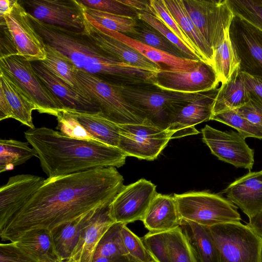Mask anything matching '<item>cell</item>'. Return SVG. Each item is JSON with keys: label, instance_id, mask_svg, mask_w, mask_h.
<instances>
[{"label": "cell", "instance_id": "32", "mask_svg": "<svg viewBox=\"0 0 262 262\" xmlns=\"http://www.w3.org/2000/svg\"><path fill=\"white\" fill-rule=\"evenodd\" d=\"M124 225L116 222L109 228L96 248L92 262L136 261L128 255L123 242L121 230Z\"/></svg>", "mask_w": 262, "mask_h": 262}, {"label": "cell", "instance_id": "39", "mask_svg": "<svg viewBox=\"0 0 262 262\" xmlns=\"http://www.w3.org/2000/svg\"><path fill=\"white\" fill-rule=\"evenodd\" d=\"M211 120L221 122L235 129L244 137L262 139V128L253 124L235 110H227L212 115Z\"/></svg>", "mask_w": 262, "mask_h": 262}, {"label": "cell", "instance_id": "29", "mask_svg": "<svg viewBox=\"0 0 262 262\" xmlns=\"http://www.w3.org/2000/svg\"><path fill=\"white\" fill-rule=\"evenodd\" d=\"M164 3L204 61L212 66L213 51L190 18L182 0H164Z\"/></svg>", "mask_w": 262, "mask_h": 262}, {"label": "cell", "instance_id": "30", "mask_svg": "<svg viewBox=\"0 0 262 262\" xmlns=\"http://www.w3.org/2000/svg\"><path fill=\"white\" fill-rule=\"evenodd\" d=\"M249 100L239 67L229 79L219 88L213 106L212 115L227 110H236Z\"/></svg>", "mask_w": 262, "mask_h": 262}, {"label": "cell", "instance_id": "35", "mask_svg": "<svg viewBox=\"0 0 262 262\" xmlns=\"http://www.w3.org/2000/svg\"><path fill=\"white\" fill-rule=\"evenodd\" d=\"M125 35L172 55L181 58H189L158 31L138 18L135 31L132 33Z\"/></svg>", "mask_w": 262, "mask_h": 262}, {"label": "cell", "instance_id": "50", "mask_svg": "<svg viewBox=\"0 0 262 262\" xmlns=\"http://www.w3.org/2000/svg\"><path fill=\"white\" fill-rule=\"evenodd\" d=\"M120 3L138 12H145L152 14L149 1L118 0Z\"/></svg>", "mask_w": 262, "mask_h": 262}, {"label": "cell", "instance_id": "5", "mask_svg": "<svg viewBox=\"0 0 262 262\" xmlns=\"http://www.w3.org/2000/svg\"><path fill=\"white\" fill-rule=\"evenodd\" d=\"M77 90L92 99L100 114L118 124H137L149 121L123 96L119 85L76 70Z\"/></svg>", "mask_w": 262, "mask_h": 262}, {"label": "cell", "instance_id": "42", "mask_svg": "<svg viewBox=\"0 0 262 262\" xmlns=\"http://www.w3.org/2000/svg\"><path fill=\"white\" fill-rule=\"evenodd\" d=\"M137 18L158 31L189 58L204 61L197 54L187 47L160 19L154 15L145 12H137Z\"/></svg>", "mask_w": 262, "mask_h": 262}, {"label": "cell", "instance_id": "4", "mask_svg": "<svg viewBox=\"0 0 262 262\" xmlns=\"http://www.w3.org/2000/svg\"><path fill=\"white\" fill-rule=\"evenodd\" d=\"M119 88L127 101L143 113L151 123L164 129H168L182 107L202 93L166 91L153 85H119Z\"/></svg>", "mask_w": 262, "mask_h": 262}, {"label": "cell", "instance_id": "28", "mask_svg": "<svg viewBox=\"0 0 262 262\" xmlns=\"http://www.w3.org/2000/svg\"><path fill=\"white\" fill-rule=\"evenodd\" d=\"M73 115L86 131L96 140L118 147L120 139L119 124L94 113L65 110Z\"/></svg>", "mask_w": 262, "mask_h": 262}, {"label": "cell", "instance_id": "3", "mask_svg": "<svg viewBox=\"0 0 262 262\" xmlns=\"http://www.w3.org/2000/svg\"><path fill=\"white\" fill-rule=\"evenodd\" d=\"M28 14L44 42L69 59L77 70L115 84L152 85L157 72L127 64L107 55L81 32L44 23Z\"/></svg>", "mask_w": 262, "mask_h": 262}, {"label": "cell", "instance_id": "26", "mask_svg": "<svg viewBox=\"0 0 262 262\" xmlns=\"http://www.w3.org/2000/svg\"><path fill=\"white\" fill-rule=\"evenodd\" d=\"M14 242L38 262H64L56 250L51 230L49 229L29 230Z\"/></svg>", "mask_w": 262, "mask_h": 262}, {"label": "cell", "instance_id": "17", "mask_svg": "<svg viewBox=\"0 0 262 262\" xmlns=\"http://www.w3.org/2000/svg\"><path fill=\"white\" fill-rule=\"evenodd\" d=\"M230 35L239 58L241 68L262 77V31L234 15Z\"/></svg>", "mask_w": 262, "mask_h": 262}, {"label": "cell", "instance_id": "23", "mask_svg": "<svg viewBox=\"0 0 262 262\" xmlns=\"http://www.w3.org/2000/svg\"><path fill=\"white\" fill-rule=\"evenodd\" d=\"M249 218L262 210V170L249 172L223 191Z\"/></svg>", "mask_w": 262, "mask_h": 262}, {"label": "cell", "instance_id": "18", "mask_svg": "<svg viewBox=\"0 0 262 262\" xmlns=\"http://www.w3.org/2000/svg\"><path fill=\"white\" fill-rule=\"evenodd\" d=\"M45 179L30 174L9 178L0 188V228L27 203L42 185Z\"/></svg>", "mask_w": 262, "mask_h": 262}, {"label": "cell", "instance_id": "38", "mask_svg": "<svg viewBox=\"0 0 262 262\" xmlns=\"http://www.w3.org/2000/svg\"><path fill=\"white\" fill-rule=\"evenodd\" d=\"M167 237L170 262H198L180 226L167 232Z\"/></svg>", "mask_w": 262, "mask_h": 262}, {"label": "cell", "instance_id": "53", "mask_svg": "<svg viewBox=\"0 0 262 262\" xmlns=\"http://www.w3.org/2000/svg\"><path fill=\"white\" fill-rule=\"evenodd\" d=\"M126 262H138V261H126Z\"/></svg>", "mask_w": 262, "mask_h": 262}, {"label": "cell", "instance_id": "34", "mask_svg": "<svg viewBox=\"0 0 262 262\" xmlns=\"http://www.w3.org/2000/svg\"><path fill=\"white\" fill-rule=\"evenodd\" d=\"M28 142L14 139L0 140V172L13 169L37 154Z\"/></svg>", "mask_w": 262, "mask_h": 262}, {"label": "cell", "instance_id": "46", "mask_svg": "<svg viewBox=\"0 0 262 262\" xmlns=\"http://www.w3.org/2000/svg\"><path fill=\"white\" fill-rule=\"evenodd\" d=\"M84 7L120 15L137 17V12L134 10L120 3L118 0H80Z\"/></svg>", "mask_w": 262, "mask_h": 262}, {"label": "cell", "instance_id": "8", "mask_svg": "<svg viewBox=\"0 0 262 262\" xmlns=\"http://www.w3.org/2000/svg\"><path fill=\"white\" fill-rule=\"evenodd\" d=\"M0 71L13 80L33 100L38 112L56 116L64 110L61 102L41 82L32 62L16 53L0 56Z\"/></svg>", "mask_w": 262, "mask_h": 262}, {"label": "cell", "instance_id": "16", "mask_svg": "<svg viewBox=\"0 0 262 262\" xmlns=\"http://www.w3.org/2000/svg\"><path fill=\"white\" fill-rule=\"evenodd\" d=\"M83 15L84 28L82 34L104 53L133 66L156 72L161 70L134 49L107 34L101 25L85 12Z\"/></svg>", "mask_w": 262, "mask_h": 262}, {"label": "cell", "instance_id": "52", "mask_svg": "<svg viewBox=\"0 0 262 262\" xmlns=\"http://www.w3.org/2000/svg\"><path fill=\"white\" fill-rule=\"evenodd\" d=\"M13 0L0 1V17L9 13L12 8Z\"/></svg>", "mask_w": 262, "mask_h": 262}, {"label": "cell", "instance_id": "10", "mask_svg": "<svg viewBox=\"0 0 262 262\" xmlns=\"http://www.w3.org/2000/svg\"><path fill=\"white\" fill-rule=\"evenodd\" d=\"M182 1L190 18L213 51L234 17L228 1Z\"/></svg>", "mask_w": 262, "mask_h": 262}, {"label": "cell", "instance_id": "48", "mask_svg": "<svg viewBox=\"0 0 262 262\" xmlns=\"http://www.w3.org/2000/svg\"><path fill=\"white\" fill-rule=\"evenodd\" d=\"M250 100L262 108V77L241 70Z\"/></svg>", "mask_w": 262, "mask_h": 262}, {"label": "cell", "instance_id": "19", "mask_svg": "<svg viewBox=\"0 0 262 262\" xmlns=\"http://www.w3.org/2000/svg\"><path fill=\"white\" fill-rule=\"evenodd\" d=\"M38 107L7 75L0 71V120L13 118L30 128L35 126L32 114Z\"/></svg>", "mask_w": 262, "mask_h": 262}, {"label": "cell", "instance_id": "51", "mask_svg": "<svg viewBox=\"0 0 262 262\" xmlns=\"http://www.w3.org/2000/svg\"><path fill=\"white\" fill-rule=\"evenodd\" d=\"M247 225L262 239V210L249 218Z\"/></svg>", "mask_w": 262, "mask_h": 262}, {"label": "cell", "instance_id": "7", "mask_svg": "<svg viewBox=\"0 0 262 262\" xmlns=\"http://www.w3.org/2000/svg\"><path fill=\"white\" fill-rule=\"evenodd\" d=\"M220 262H262V239L239 222L210 227Z\"/></svg>", "mask_w": 262, "mask_h": 262}, {"label": "cell", "instance_id": "21", "mask_svg": "<svg viewBox=\"0 0 262 262\" xmlns=\"http://www.w3.org/2000/svg\"><path fill=\"white\" fill-rule=\"evenodd\" d=\"M219 88L202 93L179 111L168 129L173 133V139L199 133L194 126L211 120Z\"/></svg>", "mask_w": 262, "mask_h": 262}, {"label": "cell", "instance_id": "49", "mask_svg": "<svg viewBox=\"0 0 262 262\" xmlns=\"http://www.w3.org/2000/svg\"><path fill=\"white\" fill-rule=\"evenodd\" d=\"M234 110L253 124L262 128V108L252 100Z\"/></svg>", "mask_w": 262, "mask_h": 262}, {"label": "cell", "instance_id": "15", "mask_svg": "<svg viewBox=\"0 0 262 262\" xmlns=\"http://www.w3.org/2000/svg\"><path fill=\"white\" fill-rule=\"evenodd\" d=\"M27 12L49 25L71 31L84 30L83 6L76 0H31L25 2Z\"/></svg>", "mask_w": 262, "mask_h": 262}, {"label": "cell", "instance_id": "24", "mask_svg": "<svg viewBox=\"0 0 262 262\" xmlns=\"http://www.w3.org/2000/svg\"><path fill=\"white\" fill-rule=\"evenodd\" d=\"M142 221L150 232H168L179 227L181 219L173 196L157 193Z\"/></svg>", "mask_w": 262, "mask_h": 262}, {"label": "cell", "instance_id": "2", "mask_svg": "<svg viewBox=\"0 0 262 262\" xmlns=\"http://www.w3.org/2000/svg\"><path fill=\"white\" fill-rule=\"evenodd\" d=\"M24 136L36 151L48 178L100 167H120L127 157L118 147L98 141L72 138L46 127L30 128Z\"/></svg>", "mask_w": 262, "mask_h": 262}, {"label": "cell", "instance_id": "25", "mask_svg": "<svg viewBox=\"0 0 262 262\" xmlns=\"http://www.w3.org/2000/svg\"><path fill=\"white\" fill-rule=\"evenodd\" d=\"M101 27L107 34L134 49L147 59L158 66L162 70L188 71L194 68L200 61L199 60L181 58L172 55L140 42L123 33L109 30L102 26Z\"/></svg>", "mask_w": 262, "mask_h": 262}, {"label": "cell", "instance_id": "44", "mask_svg": "<svg viewBox=\"0 0 262 262\" xmlns=\"http://www.w3.org/2000/svg\"><path fill=\"white\" fill-rule=\"evenodd\" d=\"M56 128L63 135L80 140H96L80 124L77 119L65 110H61L56 116Z\"/></svg>", "mask_w": 262, "mask_h": 262}, {"label": "cell", "instance_id": "41", "mask_svg": "<svg viewBox=\"0 0 262 262\" xmlns=\"http://www.w3.org/2000/svg\"><path fill=\"white\" fill-rule=\"evenodd\" d=\"M149 2L152 14L160 19L187 47L197 54L204 61L187 36L170 14L164 3V0H150Z\"/></svg>", "mask_w": 262, "mask_h": 262}, {"label": "cell", "instance_id": "14", "mask_svg": "<svg viewBox=\"0 0 262 262\" xmlns=\"http://www.w3.org/2000/svg\"><path fill=\"white\" fill-rule=\"evenodd\" d=\"M202 134L203 142L219 160L250 171L254 162V151L238 132H223L206 125Z\"/></svg>", "mask_w": 262, "mask_h": 262}, {"label": "cell", "instance_id": "37", "mask_svg": "<svg viewBox=\"0 0 262 262\" xmlns=\"http://www.w3.org/2000/svg\"><path fill=\"white\" fill-rule=\"evenodd\" d=\"M83 10L84 12L106 29L124 34L132 33L135 31L137 17L109 13L88 8L84 6Z\"/></svg>", "mask_w": 262, "mask_h": 262}, {"label": "cell", "instance_id": "1", "mask_svg": "<svg viewBox=\"0 0 262 262\" xmlns=\"http://www.w3.org/2000/svg\"><path fill=\"white\" fill-rule=\"evenodd\" d=\"M115 167L96 168L48 178L2 228L3 241L14 242L27 231L57 226L112 201L123 186Z\"/></svg>", "mask_w": 262, "mask_h": 262}, {"label": "cell", "instance_id": "36", "mask_svg": "<svg viewBox=\"0 0 262 262\" xmlns=\"http://www.w3.org/2000/svg\"><path fill=\"white\" fill-rule=\"evenodd\" d=\"M45 48L46 58L40 62L57 77L77 90L75 75L77 69L73 63L50 45L45 43Z\"/></svg>", "mask_w": 262, "mask_h": 262}, {"label": "cell", "instance_id": "45", "mask_svg": "<svg viewBox=\"0 0 262 262\" xmlns=\"http://www.w3.org/2000/svg\"><path fill=\"white\" fill-rule=\"evenodd\" d=\"M123 244L128 255L138 262H155L141 238L124 224L121 230Z\"/></svg>", "mask_w": 262, "mask_h": 262}, {"label": "cell", "instance_id": "27", "mask_svg": "<svg viewBox=\"0 0 262 262\" xmlns=\"http://www.w3.org/2000/svg\"><path fill=\"white\" fill-rule=\"evenodd\" d=\"M180 227L198 262H220L217 248L210 227L181 220Z\"/></svg>", "mask_w": 262, "mask_h": 262}, {"label": "cell", "instance_id": "11", "mask_svg": "<svg viewBox=\"0 0 262 262\" xmlns=\"http://www.w3.org/2000/svg\"><path fill=\"white\" fill-rule=\"evenodd\" d=\"M8 32L16 53L30 62L46 58L45 43L32 24L26 9L14 1L10 12L1 17Z\"/></svg>", "mask_w": 262, "mask_h": 262}, {"label": "cell", "instance_id": "31", "mask_svg": "<svg viewBox=\"0 0 262 262\" xmlns=\"http://www.w3.org/2000/svg\"><path fill=\"white\" fill-rule=\"evenodd\" d=\"M94 209L51 230L56 250L63 261L71 256L81 232Z\"/></svg>", "mask_w": 262, "mask_h": 262}, {"label": "cell", "instance_id": "22", "mask_svg": "<svg viewBox=\"0 0 262 262\" xmlns=\"http://www.w3.org/2000/svg\"><path fill=\"white\" fill-rule=\"evenodd\" d=\"M32 64L38 78L61 102L64 110L90 113L99 112L98 106L92 99L52 73L40 61H34Z\"/></svg>", "mask_w": 262, "mask_h": 262}, {"label": "cell", "instance_id": "9", "mask_svg": "<svg viewBox=\"0 0 262 262\" xmlns=\"http://www.w3.org/2000/svg\"><path fill=\"white\" fill-rule=\"evenodd\" d=\"M120 139L118 148L126 156L152 161L157 159L173 139V133L148 121L137 124H119Z\"/></svg>", "mask_w": 262, "mask_h": 262}, {"label": "cell", "instance_id": "6", "mask_svg": "<svg viewBox=\"0 0 262 262\" xmlns=\"http://www.w3.org/2000/svg\"><path fill=\"white\" fill-rule=\"evenodd\" d=\"M181 220L210 227L241 220L237 207L222 196L207 191L174 194Z\"/></svg>", "mask_w": 262, "mask_h": 262}, {"label": "cell", "instance_id": "13", "mask_svg": "<svg viewBox=\"0 0 262 262\" xmlns=\"http://www.w3.org/2000/svg\"><path fill=\"white\" fill-rule=\"evenodd\" d=\"M157 194L156 185L144 179L123 185L111 203V215L116 222L126 225L142 221Z\"/></svg>", "mask_w": 262, "mask_h": 262}, {"label": "cell", "instance_id": "40", "mask_svg": "<svg viewBox=\"0 0 262 262\" xmlns=\"http://www.w3.org/2000/svg\"><path fill=\"white\" fill-rule=\"evenodd\" d=\"M234 14L262 31V0H228Z\"/></svg>", "mask_w": 262, "mask_h": 262}, {"label": "cell", "instance_id": "12", "mask_svg": "<svg viewBox=\"0 0 262 262\" xmlns=\"http://www.w3.org/2000/svg\"><path fill=\"white\" fill-rule=\"evenodd\" d=\"M219 83L213 67L200 61L188 71L160 70L155 74L152 85L166 91L198 93L212 90Z\"/></svg>", "mask_w": 262, "mask_h": 262}, {"label": "cell", "instance_id": "43", "mask_svg": "<svg viewBox=\"0 0 262 262\" xmlns=\"http://www.w3.org/2000/svg\"><path fill=\"white\" fill-rule=\"evenodd\" d=\"M141 239L155 262H170L167 232H148Z\"/></svg>", "mask_w": 262, "mask_h": 262}, {"label": "cell", "instance_id": "33", "mask_svg": "<svg viewBox=\"0 0 262 262\" xmlns=\"http://www.w3.org/2000/svg\"><path fill=\"white\" fill-rule=\"evenodd\" d=\"M230 27L225 30L223 38L213 51L212 66L222 84L226 82L241 65L230 37Z\"/></svg>", "mask_w": 262, "mask_h": 262}, {"label": "cell", "instance_id": "47", "mask_svg": "<svg viewBox=\"0 0 262 262\" xmlns=\"http://www.w3.org/2000/svg\"><path fill=\"white\" fill-rule=\"evenodd\" d=\"M0 262H38L20 247L15 242L0 244Z\"/></svg>", "mask_w": 262, "mask_h": 262}, {"label": "cell", "instance_id": "20", "mask_svg": "<svg viewBox=\"0 0 262 262\" xmlns=\"http://www.w3.org/2000/svg\"><path fill=\"white\" fill-rule=\"evenodd\" d=\"M111 202L94 210L71 256L64 262H92L100 241L109 228L116 223L111 213Z\"/></svg>", "mask_w": 262, "mask_h": 262}]
</instances>
